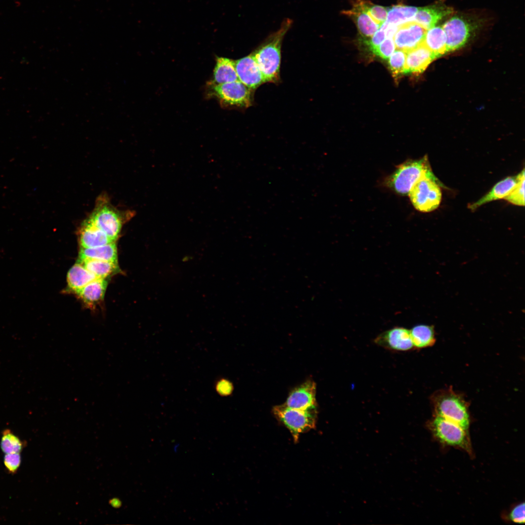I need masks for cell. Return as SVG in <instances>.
<instances>
[{"label":"cell","mask_w":525,"mask_h":525,"mask_svg":"<svg viewBox=\"0 0 525 525\" xmlns=\"http://www.w3.org/2000/svg\"><path fill=\"white\" fill-rule=\"evenodd\" d=\"M418 8L398 4L387 9L385 21L387 25L399 26L404 23L413 21Z\"/></svg>","instance_id":"obj_25"},{"label":"cell","mask_w":525,"mask_h":525,"mask_svg":"<svg viewBox=\"0 0 525 525\" xmlns=\"http://www.w3.org/2000/svg\"><path fill=\"white\" fill-rule=\"evenodd\" d=\"M453 9L444 4L437 3L418 8L413 21L426 30L436 25L443 18L452 14Z\"/></svg>","instance_id":"obj_14"},{"label":"cell","mask_w":525,"mask_h":525,"mask_svg":"<svg viewBox=\"0 0 525 525\" xmlns=\"http://www.w3.org/2000/svg\"><path fill=\"white\" fill-rule=\"evenodd\" d=\"M99 279L77 262L69 270L67 281L70 292L78 293L85 286L91 281Z\"/></svg>","instance_id":"obj_19"},{"label":"cell","mask_w":525,"mask_h":525,"mask_svg":"<svg viewBox=\"0 0 525 525\" xmlns=\"http://www.w3.org/2000/svg\"><path fill=\"white\" fill-rule=\"evenodd\" d=\"M208 86L209 94L216 98L223 106L246 108L253 104L254 90L239 80L221 84L209 82Z\"/></svg>","instance_id":"obj_5"},{"label":"cell","mask_w":525,"mask_h":525,"mask_svg":"<svg viewBox=\"0 0 525 525\" xmlns=\"http://www.w3.org/2000/svg\"><path fill=\"white\" fill-rule=\"evenodd\" d=\"M525 503H520L512 507L508 513L506 518L513 523L524 524L525 521Z\"/></svg>","instance_id":"obj_33"},{"label":"cell","mask_w":525,"mask_h":525,"mask_svg":"<svg viewBox=\"0 0 525 525\" xmlns=\"http://www.w3.org/2000/svg\"><path fill=\"white\" fill-rule=\"evenodd\" d=\"M375 343L385 348L398 351H406L414 347L410 331L395 327L378 335Z\"/></svg>","instance_id":"obj_13"},{"label":"cell","mask_w":525,"mask_h":525,"mask_svg":"<svg viewBox=\"0 0 525 525\" xmlns=\"http://www.w3.org/2000/svg\"><path fill=\"white\" fill-rule=\"evenodd\" d=\"M414 346L422 348L432 346L435 342L433 328L425 325H417L410 331Z\"/></svg>","instance_id":"obj_26"},{"label":"cell","mask_w":525,"mask_h":525,"mask_svg":"<svg viewBox=\"0 0 525 525\" xmlns=\"http://www.w3.org/2000/svg\"><path fill=\"white\" fill-rule=\"evenodd\" d=\"M385 29L380 26L379 29L370 37L364 39V42L372 51L385 40Z\"/></svg>","instance_id":"obj_34"},{"label":"cell","mask_w":525,"mask_h":525,"mask_svg":"<svg viewBox=\"0 0 525 525\" xmlns=\"http://www.w3.org/2000/svg\"><path fill=\"white\" fill-rule=\"evenodd\" d=\"M436 416L451 421L468 431L470 417L463 400L453 392L442 393L434 400Z\"/></svg>","instance_id":"obj_9"},{"label":"cell","mask_w":525,"mask_h":525,"mask_svg":"<svg viewBox=\"0 0 525 525\" xmlns=\"http://www.w3.org/2000/svg\"><path fill=\"white\" fill-rule=\"evenodd\" d=\"M519 180L512 191L504 198L508 202L519 206H525V169L520 172Z\"/></svg>","instance_id":"obj_30"},{"label":"cell","mask_w":525,"mask_h":525,"mask_svg":"<svg viewBox=\"0 0 525 525\" xmlns=\"http://www.w3.org/2000/svg\"><path fill=\"white\" fill-rule=\"evenodd\" d=\"M107 281L97 279L85 286L76 295L89 307H93L104 299Z\"/></svg>","instance_id":"obj_20"},{"label":"cell","mask_w":525,"mask_h":525,"mask_svg":"<svg viewBox=\"0 0 525 525\" xmlns=\"http://www.w3.org/2000/svg\"><path fill=\"white\" fill-rule=\"evenodd\" d=\"M343 13L354 20L364 39L370 37L380 28V26L364 10L360 0H357L353 4L351 10Z\"/></svg>","instance_id":"obj_18"},{"label":"cell","mask_w":525,"mask_h":525,"mask_svg":"<svg viewBox=\"0 0 525 525\" xmlns=\"http://www.w3.org/2000/svg\"><path fill=\"white\" fill-rule=\"evenodd\" d=\"M77 262L99 279H105L119 271L118 262L94 259H78Z\"/></svg>","instance_id":"obj_24"},{"label":"cell","mask_w":525,"mask_h":525,"mask_svg":"<svg viewBox=\"0 0 525 525\" xmlns=\"http://www.w3.org/2000/svg\"><path fill=\"white\" fill-rule=\"evenodd\" d=\"M273 412L276 418L289 430L296 442L300 434L315 426L316 409L299 410L282 404L275 406Z\"/></svg>","instance_id":"obj_8"},{"label":"cell","mask_w":525,"mask_h":525,"mask_svg":"<svg viewBox=\"0 0 525 525\" xmlns=\"http://www.w3.org/2000/svg\"><path fill=\"white\" fill-rule=\"evenodd\" d=\"M178 446H179V445H178V444H175V446L174 447V451L175 452H176L177 451V448L178 447Z\"/></svg>","instance_id":"obj_36"},{"label":"cell","mask_w":525,"mask_h":525,"mask_svg":"<svg viewBox=\"0 0 525 525\" xmlns=\"http://www.w3.org/2000/svg\"><path fill=\"white\" fill-rule=\"evenodd\" d=\"M480 22L468 16L455 15L442 25L446 38V52L463 46L480 27Z\"/></svg>","instance_id":"obj_7"},{"label":"cell","mask_w":525,"mask_h":525,"mask_svg":"<svg viewBox=\"0 0 525 525\" xmlns=\"http://www.w3.org/2000/svg\"><path fill=\"white\" fill-rule=\"evenodd\" d=\"M25 443L10 429H5L2 432L0 448L5 454L20 453L23 450Z\"/></svg>","instance_id":"obj_27"},{"label":"cell","mask_w":525,"mask_h":525,"mask_svg":"<svg viewBox=\"0 0 525 525\" xmlns=\"http://www.w3.org/2000/svg\"><path fill=\"white\" fill-rule=\"evenodd\" d=\"M425 32L413 21L401 24L394 36L395 46L405 52L413 49L423 43Z\"/></svg>","instance_id":"obj_11"},{"label":"cell","mask_w":525,"mask_h":525,"mask_svg":"<svg viewBox=\"0 0 525 525\" xmlns=\"http://www.w3.org/2000/svg\"><path fill=\"white\" fill-rule=\"evenodd\" d=\"M78 235L82 248L94 247L115 242L96 227L89 217L82 223Z\"/></svg>","instance_id":"obj_16"},{"label":"cell","mask_w":525,"mask_h":525,"mask_svg":"<svg viewBox=\"0 0 525 525\" xmlns=\"http://www.w3.org/2000/svg\"><path fill=\"white\" fill-rule=\"evenodd\" d=\"M292 24V19L283 20L279 29L268 36L251 53L265 82L277 83L280 81L282 42Z\"/></svg>","instance_id":"obj_1"},{"label":"cell","mask_w":525,"mask_h":525,"mask_svg":"<svg viewBox=\"0 0 525 525\" xmlns=\"http://www.w3.org/2000/svg\"><path fill=\"white\" fill-rule=\"evenodd\" d=\"M520 175L521 173L515 176H508L499 181L486 194L471 204L469 206L470 209L471 210H474L487 203L504 199L515 187Z\"/></svg>","instance_id":"obj_17"},{"label":"cell","mask_w":525,"mask_h":525,"mask_svg":"<svg viewBox=\"0 0 525 525\" xmlns=\"http://www.w3.org/2000/svg\"><path fill=\"white\" fill-rule=\"evenodd\" d=\"M396 46L393 38H386L371 52L379 57L387 59L395 51Z\"/></svg>","instance_id":"obj_31"},{"label":"cell","mask_w":525,"mask_h":525,"mask_svg":"<svg viewBox=\"0 0 525 525\" xmlns=\"http://www.w3.org/2000/svg\"><path fill=\"white\" fill-rule=\"evenodd\" d=\"M134 213H122L112 206L105 197L98 198L95 207L88 217L96 227L110 239L116 241L126 219L132 218Z\"/></svg>","instance_id":"obj_3"},{"label":"cell","mask_w":525,"mask_h":525,"mask_svg":"<svg viewBox=\"0 0 525 525\" xmlns=\"http://www.w3.org/2000/svg\"><path fill=\"white\" fill-rule=\"evenodd\" d=\"M388 66L393 76L397 79L404 74L406 52L398 49L388 58Z\"/></svg>","instance_id":"obj_29"},{"label":"cell","mask_w":525,"mask_h":525,"mask_svg":"<svg viewBox=\"0 0 525 525\" xmlns=\"http://www.w3.org/2000/svg\"><path fill=\"white\" fill-rule=\"evenodd\" d=\"M428 427L433 437L440 443L463 450L471 455L472 454L468 431L460 425L436 416L429 422Z\"/></svg>","instance_id":"obj_4"},{"label":"cell","mask_w":525,"mask_h":525,"mask_svg":"<svg viewBox=\"0 0 525 525\" xmlns=\"http://www.w3.org/2000/svg\"><path fill=\"white\" fill-rule=\"evenodd\" d=\"M117 250L115 242L91 248H81L78 259H94L113 262H117Z\"/></svg>","instance_id":"obj_23"},{"label":"cell","mask_w":525,"mask_h":525,"mask_svg":"<svg viewBox=\"0 0 525 525\" xmlns=\"http://www.w3.org/2000/svg\"><path fill=\"white\" fill-rule=\"evenodd\" d=\"M434 174L427 157L409 160L400 164L386 179V185L397 193L408 195L414 185L422 177Z\"/></svg>","instance_id":"obj_2"},{"label":"cell","mask_w":525,"mask_h":525,"mask_svg":"<svg viewBox=\"0 0 525 525\" xmlns=\"http://www.w3.org/2000/svg\"><path fill=\"white\" fill-rule=\"evenodd\" d=\"M316 385L312 380H307L293 389L288 395L286 406L299 410L316 409Z\"/></svg>","instance_id":"obj_10"},{"label":"cell","mask_w":525,"mask_h":525,"mask_svg":"<svg viewBox=\"0 0 525 525\" xmlns=\"http://www.w3.org/2000/svg\"><path fill=\"white\" fill-rule=\"evenodd\" d=\"M20 453L5 454L4 456V465L11 474H15L18 471L21 464Z\"/></svg>","instance_id":"obj_32"},{"label":"cell","mask_w":525,"mask_h":525,"mask_svg":"<svg viewBox=\"0 0 525 525\" xmlns=\"http://www.w3.org/2000/svg\"><path fill=\"white\" fill-rule=\"evenodd\" d=\"M423 44L438 57L446 53V38L442 26H435L426 30Z\"/></svg>","instance_id":"obj_22"},{"label":"cell","mask_w":525,"mask_h":525,"mask_svg":"<svg viewBox=\"0 0 525 525\" xmlns=\"http://www.w3.org/2000/svg\"><path fill=\"white\" fill-rule=\"evenodd\" d=\"M364 10L380 27L386 19L387 8L374 4L369 1L360 0Z\"/></svg>","instance_id":"obj_28"},{"label":"cell","mask_w":525,"mask_h":525,"mask_svg":"<svg viewBox=\"0 0 525 525\" xmlns=\"http://www.w3.org/2000/svg\"><path fill=\"white\" fill-rule=\"evenodd\" d=\"M436 58L434 54L422 43L406 52L404 74L423 72Z\"/></svg>","instance_id":"obj_15"},{"label":"cell","mask_w":525,"mask_h":525,"mask_svg":"<svg viewBox=\"0 0 525 525\" xmlns=\"http://www.w3.org/2000/svg\"><path fill=\"white\" fill-rule=\"evenodd\" d=\"M237 80L238 78L235 61L228 58L217 57L213 70V79L210 82L214 84H221Z\"/></svg>","instance_id":"obj_21"},{"label":"cell","mask_w":525,"mask_h":525,"mask_svg":"<svg viewBox=\"0 0 525 525\" xmlns=\"http://www.w3.org/2000/svg\"><path fill=\"white\" fill-rule=\"evenodd\" d=\"M238 80L247 87L255 90L265 83L260 68L251 53L235 61Z\"/></svg>","instance_id":"obj_12"},{"label":"cell","mask_w":525,"mask_h":525,"mask_svg":"<svg viewBox=\"0 0 525 525\" xmlns=\"http://www.w3.org/2000/svg\"><path fill=\"white\" fill-rule=\"evenodd\" d=\"M443 185L434 174L425 175L413 187L408 195L414 207L423 212L437 209L440 205Z\"/></svg>","instance_id":"obj_6"},{"label":"cell","mask_w":525,"mask_h":525,"mask_svg":"<svg viewBox=\"0 0 525 525\" xmlns=\"http://www.w3.org/2000/svg\"><path fill=\"white\" fill-rule=\"evenodd\" d=\"M215 389L219 395L222 396L230 395L233 392V385L229 381L221 379L215 384Z\"/></svg>","instance_id":"obj_35"}]
</instances>
